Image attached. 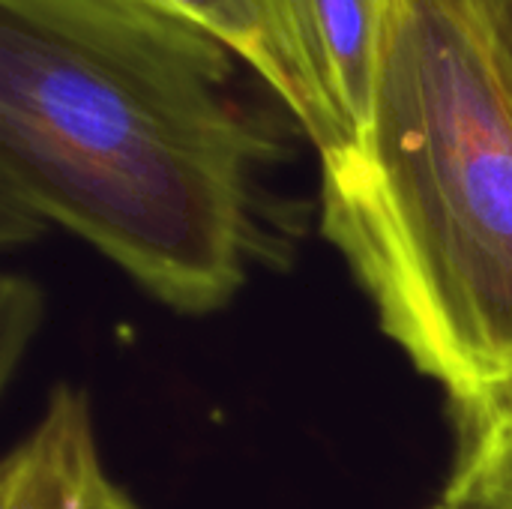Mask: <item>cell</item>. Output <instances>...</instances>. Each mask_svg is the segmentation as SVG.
I'll return each mask as SVG.
<instances>
[{"label": "cell", "instance_id": "6da1fadb", "mask_svg": "<svg viewBox=\"0 0 512 509\" xmlns=\"http://www.w3.org/2000/svg\"><path fill=\"white\" fill-rule=\"evenodd\" d=\"M234 57L132 0H0L3 237L60 225L162 306L225 309L273 246Z\"/></svg>", "mask_w": 512, "mask_h": 509}, {"label": "cell", "instance_id": "7a4b0ae2", "mask_svg": "<svg viewBox=\"0 0 512 509\" xmlns=\"http://www.w3.org/2000/svg\"><path fill=\"white\" fill-rule=\"evenodd\" d=\"M321 231L468 414L512 396V114L438 0H384L372 123L321 159Z\"/></svg>", "mask_w": 512, "mask_h": 509}, {"label": "cell", "instance_id": "3957f363", "mask_svg": "<svg viewBox=\"0 0 512 509\" xmlns=\"http://www.w3.org/2000/svg\"><path fill=\"white\" fill-rule=\"evenodd\" d=\"M246 63L321 159L354 153L372 123L384 0H234Z\"/></svg>", "mask_w": 512, "mask_h": 509}, {"label": "cell", "instance_id": "277c9868", "mask_svg": "<svg viewBox=\"0 0 512 509\" xmlns=\"http://www.w3.org/2000/svg\"><path fill=\"white\" fill-rule=\"evenodd\" d=\"M99 471L90 405L60 387L36 429L3 459L0 509H81Z\"/></svg>", "mask_w": 512, "mask_h": 509}, {"label": "cell", "instance_id": "5b68a950", "mask_svg": "<svg viewBox=\"0 0 512 509\" xmlns=\"http://www.w3.org/2000/svg\"><path fill=\"white\" fill-rule=\"evenodd\" d=\"M468 417V441L441 501L465 509H512V396Z\"/></svg>", "mask_w": 512, "mask_h": 509}, {"label": "cell", "instance_id": "8992f818", "mask_svg": "<svg viewBox=\"0 0 512 509\" xmlns=\"http://www.w3.org/2000/svg\"><path fill=\"white\" fill-rule=\"evenodd\" d=\"M486 60L512 114V0H438Z\"/></svg>", "mask_w": 512, "mask_h": 509}, {"label": "cell", "instance_id": "52a82bcc", "mask_svg": "<svg viewBox=\"0 0 512 509\" xmlns=\"http://www.w3.org/2000/svg\"><path fill=\"white\" fill-rule=\"evenodd\" d=\"M132 3L156 6V9H165L186 21H195L198 27L210 30L216 39H222L240 60H246L249 36H246L243 18H240L234 0H132Z\"/></svg>", "mask_w": 512, "mask_h": 509}, {"label": "cell", "instance_id": "ba28073f", "mask_svg": "<svg viewBox=\"0 0 512 509\" xmlns=\"http://www.w3.org/2000/svg\"><path fill=\"white\" fill-rule=\"evenodd\" d=\"M81 509H138V507L129 501V495H126L123 489H117V486L105 477V471H99V474L93 477L90 489H87V498H84V507Z\"/></svg>", "mask_w": 512, "mask_h": 509}, {"label": "cell", "instance_id": "9c48e42d", "mask_svg": "<svg viewBox=\"0 0 512 509\" xmlns=\"http://www.w3.org/2000/svg\"><path fill=\"white\" fill-rule=\"evenodd\" d=\"M432 509H465V507H456V504H447V501H441V504H435Z\"/></svg>", "mask_w": 512, "mask_h": 509}]
</instances>
